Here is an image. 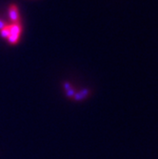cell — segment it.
Masks as SVG:
<instances>
[{"label": "cell", "mask_w": 158, "mask_h": 159, "mask_svg": "<svg viewBox=\"0 0 158 159\" xmlns=\"http://www.w3.org/2000/svg\"><path fill=\"white\" fill-rule=\"evenodd\" d=\"M9 16L10 19L11 21V23H21V19H20V14H19V10L16 4H11L9 6Z\"/></svg>", "instance_id": "1"}, {"label": "cell", "mask_w": 158, "mask_h": 159, "mask_svg": "<svg viewBox=\"0 0 158 159\" xmlns=\"http://www.w3.org/2000/svg\"><path fill=\"white\" fill-rule=\"evenodd\" d=\"M10 27V33L11 34H13V35H21V33H22V25L21 23H11V25H9Z\"/></svg>", "instance_id": "2"}, {"label": "cell", "mask_w": 158, "mask_h": 159, "mask_svg": "<svg viewBox=\"0 0 158 159\" xmlns=\"http://www.w3.org/2000/svg\"><path fill=\"white\" fill-rule=\"evenodd\" d=\"M91 93V90L90 89H84L82 91H80L79 93H75V94L74 95L73 99L75 101H81L85 98H87Z\"/></svg>", "instance_id": "3"}, {"label": "cell", "mask_w": 158, "mask_h": 159, "mask_svg": "<svg viewBox=\"0 0 158 159\" xmlns=\"http://www.w3.org/2000/svg\"><path fill=\"white\" fill-rule=\"evenodd\" d=\"M10 34H11V33H10V27H9V25L7 24L2 30H0V36H1L2 38H5V39H7L9 36H10Z\"/></svg>", "instance_id": "4"}, {"label": "cell", "mask_w": 158, "mask_h": 159, "mask_svg": "<svg viewBox=\"0 0 158 159\" xmlns=\"http://www.w3.org/2000/svg\"><path fill=\"white\" fill-rule=\"evenodd\" d=\"M8 42L10 43L11 45H16L19 42L20 40V36L19 35H13V34H10V36L7 38Z\"/></svg>", "instance_id": "5"}, {"label": "cell", "mask_w": 158, "mask_h": 159, "mask_svg": "<svg viewBox=\"0 0 158 159\" xmlns=\"http://www.w3.org/2000/svg\"><path fill=\"white\" fill-rule=\"evenodd\" d=\"M74 94H75V91H74V88H70V90L66 91V95H67L68 97H70V98H73Z\"/></svg>", "instance_id": "6"}, {"label": "cell", "mask_w": 158, "mask_h": 159, "mask_svg": "<svg viewBox=\"0 0 158 159\" xmlns=\"http://www.w3.org/2000/svg\"><path fill=\"white\" fill-rule=\"evenodd\" d=\"M63 88L65 89V91H68V90H70V88H73V85H71L70 82H68V81H65V82H63Z\"/></svg>", "instance_id": "7"}, {"label": "cell", "mask_w": 158, "mask_h": 159, "mask_svg": "<svg viewBox=\"0 0 158 159\" xmlns=\"http://www.w3.org/2000/svg\"><path fill=\"white\" fill-rule=\"evenodd\" d=\"M6 25H7V23H6V22H4L3 20L0 19V30H2V29H3Z\"/></svg>", "instance_id": "8"}]
</instances>
